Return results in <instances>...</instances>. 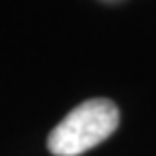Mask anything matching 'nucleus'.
I'll list each match as a JSON object with an SVG mask.
<instances>
[{
	"label": "nucleus",
	"instance_id": "nucleus-1",
	"mask_svg": "<svg viewBox=\"0 0 156 156\" xmlns=\"http://www.w3.org/2000/svg\"><path fill=\"white\" fill-rule=\"evenodd\" d=\"M119 126V108L106 98H91L78 104L48 136V150L54 156H78L104 139Z\"/></svg>",
	"mask_w": 156,
	"mask_h": 156
}]
</instances>
